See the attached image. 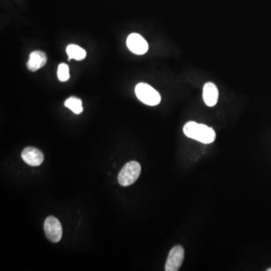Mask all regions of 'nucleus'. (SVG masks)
I'll return each instance as SVG.
<instances>
[{
    "label": "nucleus",
    "mask_w": 271,
    "mask_h": 271,
    "mask_svg": "<svg viewBox=\"0 0 271 271\" xmlns=\"http://www.w3.org/2000/svg\"><path fill=\"white\" fill-rule=\"evenodd\" d=\"M183 132L188 138L197 140L204 144H210L216 140V132L212 127L194 121H189L185 124Z\"/></svg>",
    "instance_id": "obj_1"
},
{
    "label": "nucleus",
    "mask_w": 271,
    "mask_h": 271,
    "mask_svg": "<svg viewBox=\"0 0 271 271\" xmlns=\"http://www.w3.org/2000/svg\"><path fill=\"white\" fill-rule=\"evenodd\" d=\"M137 98L148 106H155L159 104L161 97L159 93L146 83H140L135 88Z\"/></svg>",
    "instance_id": "obj_2"
},
{
    "label": "nucleus",
    "mask_w": 271,
    "mask_h": 271,
    "mask_svg": "<svg viewBox=\"0 0 271 271\" xmlns=\"http://www.w3.org/2000/svg\"><path fill=\"white\" fill-rule=\"evenodd\" d=\"M141 173V166L137 161H130L123 167L118 176V183L121 186L133 185Z\"/></svg>",
    "instance_id": "obj_3"
},
{
    "label": "nucleus",
    "mask_w": 271,
    "mask_h": 271,
    "mask_svg": "<svg viewBox=\"0 0 271 271\" xmlns=\"http://www.w3.org/2000/svg\"><path fill=\"white\" fill-rule=\"evenodd\" d=\"M44 231L48 240L51 243H58L63 235L60 221L54 216H48L44 223Z\"/></svg>",
    "instance_id": "obj_4"
},
{
    "label": "nucleus",
    "mask_w": 271,
    "mask_h": 271,
    "mask_svg": "<svg viewBox=\"0 0 271 271\" xmlns=\"http://www.w3.org/2000/svg\"><path fill=\"white\" fill-rule=\"evenodd\" d=\"M185 258V250L182 246H174L170 250L166 262V271H177L179 270Z\"/></svg>",
    "instance_id": "obj_5"
},
{
    "label": "nucleus",
    "mask_w": 271,
    "mask_h": 271,
    "mask_svg": "<svg viewBox=\"0 0 271 271\" xmlns=\"http://www.w3.org/2000/svg\"><path fill=\"white\" fill-rule=\"evenodd\" d=\"M128 49L137 55H143L149 50V44L146 39L138 33H131L127 39Z\"/></svg>",
    "instance_id": "obj_6"
},
{
    "label": "nucleus",
    "mask_w": 271,
    "mask_h": 271,
    "mask_svg": "<svg viewBox=\"0 0 271 271\" xmlns=\"http://www.w3.org/2000/svg\"><path fill=\"white\" fill-rule=\"evenodd\" d=\"M21 157L24 162L32 167L41 165L44 161V155L39 149L35 147H27L23 150Z\"/></svg>",
    "instance_id": "obj_7"
},
{
    "label": "nucleus",
    "mask_w": 271,
    "mask_h": 271,
    "mask_svg": "<svg viewBox=\"0 0 271 271\" xmlns=\"http://www.w3.org/2000/svg\"><path fill=\"white\" fill-rule=\"evenodd\" d=\"M47 60H48V57L43 51H33L30 54L27 63V69L31 72L37 71L46 64Z\"/></svg>",
    "instance_id": "obj_8"
},
{
    "label": "nucleus",
    "mask_w": 271,
    "mask_h": 271,
    "mask_svg": "<svg viewBox=\"0 0 271 271\" xmlns=\"http://www.w3.org/2000/svg\"><path fill=\"white\" fill-rule=\"evenodd\" d=\"M204 103L210 107L216 106L219 99V90L213 82H207L204 85L203 89Z\"/></svg>",
    "instance_id": "obj_9"
},
{
    "label": "nucleus",
    "mask_w": 271,
    "mask_h": 271,
    "mask_svg": "<svg viewBox=\"0 0 271 271\" xmlns=\"http://www.w3.org/2000/svg\"><path fill=\"white\" fill-rule=\"evenodd\" d=\"M66 53L69 56V60H84L86 57L87 53L85 49L81 48L79 45H68L66 48Z\"/></svg>",
    "instance_id": "obj_10"
},
{
    "label": "nucleus",
    "mask_w": 271,
    "mask_h": 271,
    "mask_svg": "<svg viewBox=\"0 0 271 271\" xmlns=\"http://www.w3.org/2000/svg\"><path fill=\"white\" fill-rule=\"evenodd\" d=\"M64 106L66 108L73 111L76 115L82 113L83 112L82 101L77 97H71L65 101Z\"/></svg>",
    "instance_id": "obj_11"
},
{
    "label": "nucleus",
    "mask_w": 271,
    "mask_h": 271,
    "mask_svg": "<svg viewBox=\"0 0 271 271\" xmlns=\"http://www.w3.org/2000/svg\"><path fill=\"white\" fill-rule=\"evenodd\" d=\"M57 77L60 82H66L70 79V68L66 63H60L57 69Z\"/></svg>",
    "instance_id": "obj_12"
},
{
    "label": "nucleus",
    "mask_w": 271,
    "mask_h": 271,
    "mask_svg": "<svg viewBox=\"0 0 271 271\" xmlns=\"http://www.w3.org/2000/svg\"><path fill=\"white\" fill-rule=\"evenodd\" d=\"M267 271H271V267H270V268L267 269Z\"/></svg>",
    "instance_id": "obj_13"
}]
</instances>
